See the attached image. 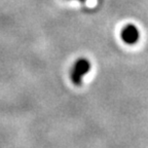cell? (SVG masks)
Segmentation results:
<instances>
[{"instance_id": "obj_2", "label": "cell", "mask_w": 148, "mask_h": 148, "mask_svg": "<svg viewBox=\"0 0 148 148\" xmlns=\"http://www.w3.org/2000/svg\"><path fill=\"white\" fill-rule=\"evenodd\" d=\"M120 36H121V39L123 40V42H125L127 44H135L139 40L140 33H139L138 28L136 26L129 24L121 30Z\"/></svg>"}, {"instance_id": "obj_3", "label": "cell", "mask_w": 148, "mask_h": 148, "mask_svg": "<svg viewBox=\"0 0 148 148\" xmlns=\"http://www.w3.org/2000/svg\"><path fill=\"white\" fill-rule=\"evenodd\" d=\"M79 1H86V0H79Z\"/></svg>"}, {"instance_id": "obj_1", "label": "cell", "mask_w": 148, "mask_h": 148, "mask_svg": "<svg viewBox=\"0 0 148 148\" xmlns=\"http://www.w3.org/2000/svg\"><path fill=\"white\" fill-rule=\"evenodd\" d=\"M90 69V64L86 59H80V60H78L75 63L71 72V79L75 86H80L81 79H82L83 75Z\"/></svg>"}]
</instances>
